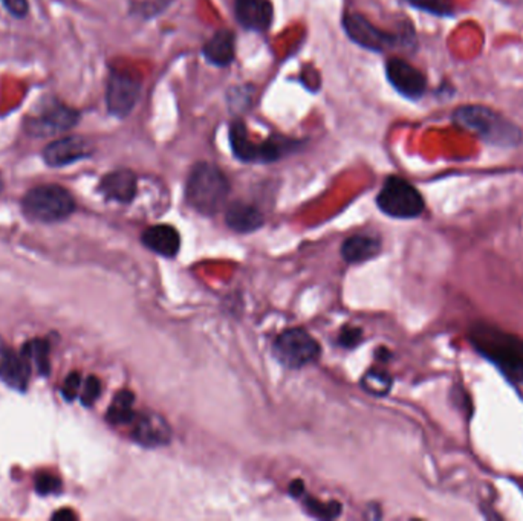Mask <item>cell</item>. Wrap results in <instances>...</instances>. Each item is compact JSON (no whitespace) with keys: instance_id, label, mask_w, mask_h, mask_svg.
Listing matches in <instances>:
<instances>
[{"instance_id":"obj_10","label":"cell","mask_w":523,"mask_h":521,"mask_svg":"<svg viewBox=\"0 0 523 521\" xmlns=\"http://www.w3.org/2000/svg\"><path fill=\"white\" fill-rule=\"evenodd\" d=\"M386 76L393 89L408 100H419L427 91V78L423 72L403 59H390L386 65Z\"/></svg>"},{"instance_id":"obj_3","label":"cell","mask_w":523,"mask_h":521,"mask_svg":"<svg viewBox=\"0 0 523 521\" xmlns=\"http://www.w3.org/2000/svg\"><path fill=\"white\" fill-rule=\"evenodd\" d=\"M472 341L488 360L496 362L513 379L523 378V340L491 326H476Z\"/></svg>"},{"instance_id":"obj_27","label":"cell","mask_w":523,"mask_h":521,"mask_svg":"<svg viewBox=\"0 0 523 521\" xmlns=\"http://www.w3.org/2000/svg\"><path fill=\"white\" fill-rule=\"evenodd\" d=\"M36 489L41 496H50L61 489V480L52 474H41L36 479Z\"/></svg>"},{"instance_id":"obj_14","label":"cell","mask_w":523,"mask_h":521,"mask_svg":"<svg viewBox=\"0 0 523 521\" xmlns=\"http://www.w3.org/2000/svg\"><path fill=\"white\" fill-rule=\"evenodd\" d=\"M236 19L245 30L263 32L272 23L274 10L270 0H234Z\"/></svg>"},{"instance_id":"obj_30","label":"cell","mask_w":523,"mask_h":521,"mask_svg":"<svg viewBox=\"0 0 523 521\" xmlns=\"http://www.w3.org/2000/svg\"><path fill=\"white\" fill-rule=\"evenodd\" d=\"M360 341H362V331L357 327H344L338 336L340 346L346 347V349H353V347L357 346Z\"/></svg>"},{"instance_id":"obj_9","label":"cell","mask_w":523,"mask_h":521,"mask_svg":"<svg viewBox=\"0 0 523 521\" xmlns=\"http://www.w3.org/2000/svg\"><path fill=\"white\" fill-rule=\"evenodd\" d=\"M343 28L347 37L369 50L382 52L397 45V35L389 34L386 31L378 30L377 26L362 17V14H346L343 17Z\"/></svg>"},{"instance_id":"obj_13","label":"cell","mask_w":523,"mask_h":521,"mask_svg":"<svg viewBox=\"0 0 523 521\" xmlns=\"http://www.w3.org/2000/svg\"><path fill=\"white\" fill-rule=\"evenodd\" d=\"M132 424H133L132 439L140 445L156 448L167 445L170 442V425L164 417L156 413H142L140 416H136Z\"/></svg>"},{"instance_id":"obj_28","label":"cell","mask_w":523,"mask_h":521,"mask_svg":"<svg viewBox=\"0 0 523 521\" xmlns=\"http://www.w3.org/2000/svg\"><path fill=\"white\" fill-rule=\"evenodd\" d=\"M81 376L80 373H71V375L66 378L65 384H63V388H61V395L65 397L66 401H74L78 391L81 388Z\"/></svg>"},{"instance_id":"obj_19","label":"cell","mask_w":523,"mask_h":521,"mask_svg":"<svg viewBox=\"0 0 523 521\" xmlns=\"http://www.w3.org/2000/svg\"><path fill=\"white\" fill-rule=\"evenodd\" d=\"M202 54L215 66H228L234 60V34L230 30L217 31L204 46Z\"/></svg>"},{"instance_id":"obj_20","label":"cell","mask_w":523,"mask_h":521,"mask_svg":"<svg viewBox=\"0 0 523 521\" xmlns=\"http://www.w3.org/2000/svg\"><path fill=\"white\" fill-rule=\"evenodd\" d=\"M230 146L234 156L242 162H259L261 147L250 140L247 127L242 120H234L230 125Z\"/></svg>"},{"instance_id":"obj_6","label":"cell","mask_w":523,"mask_h":521,"mask_svg":"<svg viewBox=\"0 0 523 521\" xmlns=\"http://www.w3.org/2000/svg\"><path fill=\"white\" fill-rule=\"evenodd\" d=\"M277 361L289 369H302L316 362L320 356V346L307 331L292 327L277 336L272 346Z\"/></svg>"},{"instance_id":"obj_23","label":"cell","mask_w":523,"mask_h":521,"mask_svg":"<svg viewBox=\"0 0 523 521\" xmlns=\"http://www.w3.org/2000/svg\"><path fill=\"white\" fill-rule=\"evenodd\" d=\"M26 353L30 355L32 364H36V369L41 376L50 375V344L46 340H34L26 343Z\"/></svg>"},{"instance_id":"obj_4","label":"cell","mask_w":523,"mask_h":521,"mask_svg":"<svg viewBox=\"0 0 523 521\" xmlns=\"http://www.w3.org/2000/svg\"><path fill=\"white\" fill-rule=\"evenodd\" d=\"M22 208L32 221L50 224L69 217L76 211V201L65 187L48 184L31 188L22 201Z\"/></svg>"},{"instance_id":"obj_7","label":"cell","mask_w":523,"mask_h":521,"mask_svg":"<svg viewBox=\"0 0 523 521\" xmlns=\"http://www.w3.org/2000/svg\"><path fill=\"white\" fill-rule=\"evenodd\" d=\"M80 121V112L63 105L60 101H50L45 107L31 114L26 118L25 132L36 138L60 136L71 131Z\"/></svg>"},{"instance_id":"obj_32","label":"cell","mask_w":523,"mask_h":521,"mask_svg":"<svg viewBox=\"0 0 523 521\" xmlns=\"http://www.w3.org/2000/svg\"><path fill=\"white\" fill-rule=\"evenodd\" d=\"M52 518H54V520H72V518H74V514H72L71 511H69V509H63V511H59L57 512V514H54V516H52Z\"/></svg>"},{"instance_id":"obj_21","label":"cell","mask_w":523,"mask_h":521,"mask_svg":"<svg viewBox=\"0 0 523 521\" xmlns=\"http://www.w3.org/2000/svg\"><path fill=\"white\" fill-rule=\"evenodd\" d=\"M135 395L131 390H121L116 393L107 410L106 419L112 425H129L135 419L133 411Z\"/></svg>"},{"instance_id":"obj_31","label":"cell","mask_w":523,"mask_h":521,"mask_svg":"<svg viewBox=\"0 0 523 521\" xmlns=\"http://www.w3.org/2000/svg\"><path fill=\"white\" fill-rule=\"evenodd\" d=\"M305 483L302 480H294L289 487V494H291L294 498H302L303 494H305Z\"/></svg>"},{"instance_id":"obj_22","label":"cell","mask_w":523,"mask_h":521,"mask_svg":"<svg viewBox=\"0 0 523 521\" xmlns=\"http://www.w3.org/2000/svg\"><path fill=\"white\" fill-rule=\"evenodd\" d=\"M362 390L368 391L373 397H384L388 395V391L390 390V386H392V378L386 373L384 370H380V369H371V370L366 371L364 376L362 378Z\"/></svg>"},{"instance_id":"obj_5","label":"cell","mask_w":523,"mask_h":521,"mask_svg":"<svg viewBox=\"0 0 523 521\" xmlns=\"http://www.w3.org/2000/svg\"><path fill=\"white\" fill-rule=\"evenodd\" d=\"M377 206L384 215L395 219H415L423 215L426 208L421 193L410 182L398 176L386 179L378 193Z\"/></svg>"},{"instance_id":"obj_33","label":"cell","mask_w":523,"mask_h":521,"mask_svg":"<svg viewBox=\"0 0 523 521\" xmlns=\"http://www.w3.org/2000/svg\"><path fill=\"white\" fill-rule=\"evenodd\" d=\"M4 190V179H2V176H0V193Z\"/></svg>"},{"instance_id":"obj_18","label":"cell","mask_w":523,"mask_h":521,"mask_svg":"<svg viewBox=\"0 0 523 521\" xmlns=\"http://www.w3.org/2000/svg\"><path fill=\"white\" fill-rule=\"evenodd\" d=\"M381 251V242L371 234H355L347 237L342 245V257L347 263H362L378 256Z\"/></svg>"},{"instance_id":"obj_1","label":"cell","mask_w":523,"mask_h":521,"mask_svg":"<svg viewBox=\"0 0 523 521\" xmlns=\"http://www.w3.org/2000/svg\"><path fill=\"white\" fill-rule=\"evenodd\" d=\"M452 120L454 124L472 132L490 146L511 149L518 146L523 140L518 125L488 105H459L453 112Z\"/></svg>"},{"instance_id":"obj_8","label":"cell","mask_w":523,"mask_h":521,"mask_svg":"<svg viewBox=\"0 0 523 521\" xmlns=\"http://www.w3.org/2000/svg\"><path fill=\"white\" fill-rule=\"evenodd\" d=\"M142 94V80L126 70H112L107 80V111L116 118H126Z\"/></svg>"},{"instance_id":"obj_11","label":"cell","mask_w":523,"mask_h":521,"mask_svg":"<svg viewBox=\"0 0 523 521\" xmlns=\"http://www.w3.org/2000/svg\"><path fill=\"white\" fill-rule=\"evenodd\" d=\"M32 362L30 355L22 347L21 353H15L13 349L0 341V379L14 390L25 391L30 382Z\"/></svg>"},{"instance_id":"obj_15","label":"cell","mask_w":523,"mask_h":521,"mask_svg":"<svg viewBox=\"0 0 523 521\" xmlns=\"http://www.w3.org/2000/svg\"><path fill=\"white\" fill-rule=\"evenodd\" d=\"M142 245L156 252L158 256L171 257L177 256L181 248V237L173 226L155 225L147 228L142 234Z\"/></svg>"},{"instance_id":"obj_12","label":"cell","mask_w":523,"mask_h":521,"mask_svg":"<svg viewBox=\"0 0 523 521\" xmlns=\"http://www.w3.org/2000/svg\"><path fill=\"white\" fill-rule=\"evenodd\" d=\"M89 141L81 136H65L52 141L43 149V160L50 167H65L91 156Z\"/></svg>"},{"instance_id":"obj_16","label":"cell","mask_w":523,"mask_h":521,"mask_svg":"<svg viewBox=\"0 0 523 521\" xmlns=\"http://www.w3.org/2000/svg\"><path fill=\"white\" fill-rule=\"evenodd\" d=\"M100 191L111 201L131 204L136 195V176L131 170L111 171L101 179Z\"/></svg>"},{"instance_id":"obj_26","label":"cell","mask_w":523,"mask_h":521,"mask_svg":"<svg viewBox=\"0 0 523 521\" xmlns=\"http://www.w3.org/2000/svg\"><path fill=\"white\" fill-rule=\"evenodd\" d=\"M100 379L96 376L86 378L85 387H83V391H81V404L86 407H91L100 398Z\"/></svg>"},{"instance_id":"obj_25","label":"cell","mask_w":523,"mask_h":521,"mask_svg":"<svg viewBox=\"0 0 523 521\" xmlns=\"http://www.w3.org/2000/svg\"><path fill=\"white\" fill-rule=\"evenodd\" d=\"M408 2L413 8L428 13V14L439 15V17H450L454 14L452 0H408Z\"/></svg>"},{"instance_id":"obj_24","label":"cell","mask_w":523,"mask_h":521,"mask_svg":"<svg viewBox=\"0 0 523 521\" xmlns=\"http://www.w3.org/2000/svg\"><path fill=\"white\" fill-rule=\"evenodd\" d=\"M303 507L307 509L312 516L316 518H323V520H333L337 518L342 514V505L337 501H329V503H323L317 498L307 496V492L302 497Z\"/></svg>"},{"instance_id":"obj_29","label":"cell","mask_w":523,"mask_h":521,"mask_svg":"<svg viewBox=\"0 0 523 521\" xmlns=\"http://www.w3.org/2000/svg\"><path fill=\"white\" fill-rule=\"evenodd\" d=\"M0 2H2V5L5 6V10L17 19H23L30 11L28 0H0Z\"/></svg>"},{"instance_id":"obj_2","label":"cell","mask_w":523,"mask_h":521,"mask_svg":"<svg viewBox=\"0 0 523 521\" xmlns=\"http://www.w3.org/2000/svg\"><path fill=\"white\" fill-rule=\"evenodd\" d=\"M230 182L224 171L210 162H197L187 179L186 199L188 206L204 215H215L225 206Z\"/></svg>"},{"instance_id":"obj_17","label":"cell","mask_w":523,"mask_h":521,"mask_svg":"<svg viewBox=\"0 0 523 521\" xmlns=\"http://www.w3.org/2000/svg\"><path fill=\"white\" fill-rule=\"evenodd\" d=\"M226 225L236 233H252L263 225V215L256 206L245 202H234L225 213Z\"/></svg>"}]
</instances>
